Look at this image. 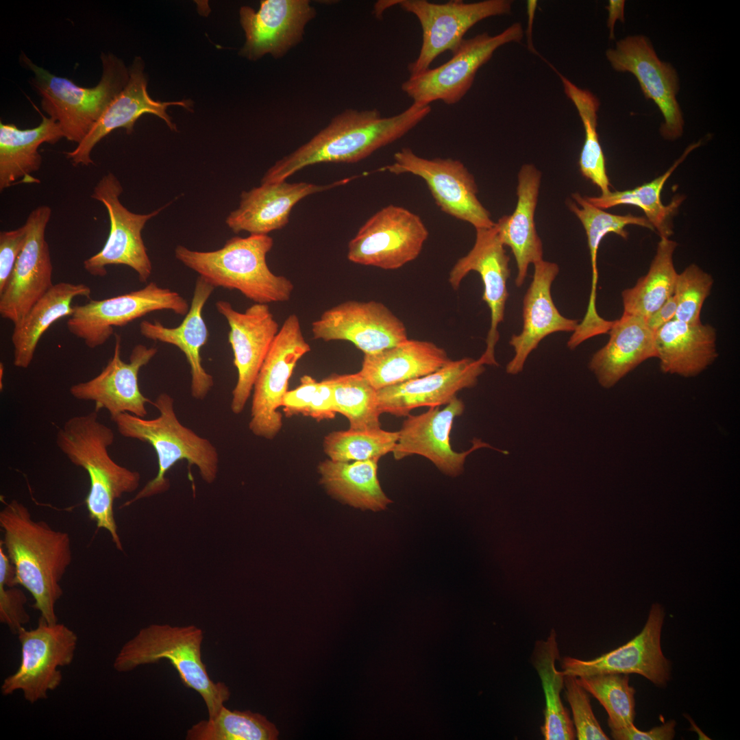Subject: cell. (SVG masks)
Returning <instances> with one entry per match:
<instances>
[{"label":"cell","instance_id":"cell-1","mask_svg":"<svg viewBox=\"0 0 740 740\" xmlns=\"http://www.w3.org/2000/svg\"><path fill=\"white\" fill-rule=\"evenodd\" d=\"M430 111V105L416 103L387 117L382 116L377 109H346L305 144L276 161L264 173L261 183L286 180L317 164L358 162L402 138Z\"/></svg>","mask_w":740,"mask_h":740},{"label":"cell","instance_id":"cell-2","mask_svg":"<svg viewBox=\"0 0 740 740\" xmlns=\"http://www.w3.org/2000/svg\"><path fill=\"white\" fill-rule=\"evenodd\" d=\"M1 541L14 566L17 584L33 597V607L47 623L58 622L56 606L63 594L61 580L72 561L69 533L35 520L28 508L16 500L0 511Z\"/></svg>","mask_w":740,"mask_h":740},{"label":"cell","instance_id":"cell-3","mask_svg":"<svg viewBox=\"0 0 740 740\" xmlns=\"http://www.w3.org/2000/svg\"><path fill=\"white\" fill-rule=\"evenodd\" d=\"M114 441L112 430L100 421L98 411L67 419L56 437L60 451L75 466L83 469L90 480L84 500L89 517L106 530L116 547L123 551L114 512L116 499L135 491L140 474L116 463L108 449Z\"/></svg>","mask_w":740,"mask_h":740},{"label":"cell","instance_id":"cell-4","mask_svg":"<svg viewBox=\"0 0 740 740\" xmlns=\"http://www.w3.org/2000/svg\"><path fill=\"white\" fill-rule=\"evenodd\" d=\"M273 239L265 234L234 236L219 249L199 251L177 245L175 258L212 286L236 290L258 304L284 302L294 289L292 282L275 274L267 262Z\"/></svg>","mask_w":740,"mask_h":740},{"label":"cell","instance_id":"cell-5","mask_svg":"<svg viewBox=\"0 0 740 740\" xmlns=\"http://www.w3.org/2000/svg\"><path fill=\"white\" fill-rule=\"evenodd\" d=\"M152 404L159 411L156 418L148 419L125 412L113 420L121 436L151 445L158 464L156 477L125 502L123 508L168 491L170 482L166 474L178 461L186 460L189 467L196 466L201 479L208 484L217 477L219 456L217 448L209 440L181 423L171 396L160 393Z\"/></svg>","mask_w":740,"mask_h":740},{"label":"cell","instance_id":"cell-6","mask_svg":"<svg viewBox=\"0 0 740 740\" xmlns=\"http://www.w3.org/2000/svg\"><path fill=\"white\" fill-rule=\"evenodd\" d=\"M203 640L202 629L195 625L150 624L123 645L112 666L117 672L125 673L169 661L182 684L201 697L208 718H212L230 699V691L224 682H216L209 676L202 660Z\"/></svg>","mask_w":740,"mask_h":740},{"label":"cell","instance_id":"cell-7","mask_svg":"<svg viewBox=\"0 0 740 740\" xmlns=\"http://www.w3.org/2000/svg\"><path fill=\"white\" fill-rule=\"evenodd\" d=\"M102 74L94 87H82L35 64L25 53L21 64L33 73L29 80L41 97V108L60 125L64 138L79 143L112 99L125 87L129 69L112 53H101Z\"/></svg>","mask_w":740,"mask_h":740},{"label":"cell","instance_id":"cell-8","mask_svg":"<svg viewBox=\"0 0 740 740\" xmlns=\"http://www.w3.org/2000/svg\"><path fill=\"white\" fill-rule=\"evenodd\" d=\"M21 657L18 669L7 676L1 686L3 695L20 691L31 704L45 700L61 684L60 667L71 664L78 638L64 624H49L39 619L36 628H22L16 634Z\"/></svg>","mask_w":740,"mask_h":740},{"label":"cell","instance_id":"cell-9","mask_svg":"<svg viewBox=\"0 0 740 740\" xmlns=\"http://www.w3.org/2000/svg\"><path fill=\"white\" fill-rule=\"evenodd\" d=\"M523 36L522 26L515 23L497 35L484 32L464 39L450 60L410 76L401 88L412 103L427 106L439 100L448 105L456 104L469 90L478 71L494 52L505 44L519 42Z\"/></svg>","mask_w":740,"mask_h":740},{"label":"cell","instance_id":"cell-10","mask_svg":"<svg viewBox=\"0 0 740 740\" xmlns=\"http://www.w3.org/2000/svg\"><path fill=\"white\" fill-rule=\"evenodd\" d=\"M414 14L422 31V43L416 60L408 66L410 76L430 69L441 53H454L467 31L478 22L491 16L509 14L513 2L509 0H485L465 3L452 0L436 3L426 0L389 1Z\"/></svg>","mask_w":740,"mask_h":740},{"label":"cell","instance_id":"cell-11","mask_svg":"<svg viewBox=\"0 0 740 740\" xmlns=\"http://www.w3.org/2000/svg\"><path fill=\"white\" fill-rule=\"evenodd\" d=\"M428 235L419 215L390 204L359 228L348 243L347 257L358 264L397 269L419 256Z\"/></svg>","mask_w":740,"mask_h":740},{"label":"cell","instance_id":"cell-12","mask_svg":"<svg viewBox=\"0 0 740 740\" xmlns=\"http://www.w3.org/2000/svg\"><path fill=\"white\" fill-rule=\"evenodd\" d=\"M311 348L295 314L283 322L260 367L252 391L249 428L256 436L273 439L282 427L279 411L297 362Z\"/></svg>","mask_w":740,"mask_h":740},{"label":"cell","instance_id":"cell-13","mask_svg":"<svg viewBox=\"0 0 740 740\" xmlns=\"http://www.w3.org/2000/svg\"><path fill=\"white\" fill-rule=\"evenodd\" d=\"M394 162L378 169L393 174L410 173L423 179L436 204L445 213L467 222L475 229L495 225L489 210L478 198V188L473 175L458 160L419 156L402 148L393 156Z\"/></svg>","mask_w":740,"mask_h":740},{"label":"cell","instance_id":"cell-14","mask_svg":"<svg viewBox=\"0 0 740 740\" xmlns=\"http://www.w3.org/2000/svg\"><path fill=\"white\" fill-rule=\"evenodd\" d=\"M189 305L178 293L150 282L143 288L100 300L73 306L68 330L95 349L104 345L122 327L144 315L159 310H171L186 315Z\"/></svg>","mask_w":740,"mask_h":740},{"label":"cell","instance_id":"cell-15","mask_svg":"<svg viewBox=\"0 0 740 740\" xmlns=\"http://www.w3.org/2000/svg\"><path fill=\"white\" fill-rule=\"evenodd\" d=\"M123 187L112 173L103 176L95 185L91 197L100 201L107 210L110 231L103 248L83 262L84 269L91 275L103 277L106 267L122 264L135 271L138 280L146 282L152 273V264L142 238L147 221L157 215L164 207L148 214H136L128 210L120 201Z\"/></svg>","mask_w":740,"mask_h":740},{"label":"cell","instance_id":"cell-16","mask_svg":"<svg viewBox=\"0 0 740 740\" xmlns=\"http://www.w3.org/2000/svg\"><path fill=\"white\" fill-rule=\"evenodd\" d=\"M612 68L628 72L638 81L645 97L651 99L661 112L662 136L674 140L683 134L684 119L676 96L680 82L676 70L658 57L650 40L643 35L628 36L606 51Z\"/></svg>","mask_w":740,"mask_h":740},{"label":"cell","instance_id":"cell-17","mask_svg":"<svg viewBox=\"0 0 740 740\" xmlns=\"http://www.w3.org/2000/svg\"><path fill=\"white\" fill-rule=\"evenodd\" d=\"M663 607L653 604L642 630L620 647L592 660L566 656L562 660L564 676L576 678L598 674H637L658 687L670 680L671 663L661 648V631L665 618Z\"/></svg>","mask_w":740,"mask_h":740},{"label":"cell","instance_id":"cell-18","mask_svg":"<svg viewBox=\"0 0 740 740\" xmlns=\"http://www.w3.org/2000/svg\"><path fill=\"white\" fill-rule=\"evenodd\" d=\"M311 331L315 340L349 341L364 354L408 339L404 323L384 304L373 300H348L334 306L312 323Z\"/></svg>","mask_w":740,"mask_h":740},{"label":"cell","instance_id":"cell-19","mask_svg":"<svg viewBox=\"0 0 740 740\" xmlns=\"http://www.w3.org/2000/svg\"><path fill=\"white\" fill-rule=\"evenodd\" d=\"M216 308L230 327L228 342L238 373L230 406L238 415L252 393L258 373L280 328L268 304L255 303L238 312L230 302L220 300Z\"/></svg>","mask_w":740,"mask_h":740},{"label":"cell","instance_id":"cell-20","mask_svg":"<svg viewBox=\"0 0 740 740\" xmlns=\"http://www.w3.org/2000/svg\"><path fill=\"white\" fill-rule=\"evenodd\" d=\"M51 215L48 206H40L29 214L25 246L11 276L0 292V314L13 325L53 286V265L45 230Z\"/></svg>","mask_w":740,"mask_h":740},{"label":"cell","instance_id":"cell-21","mask_svg":"<svg viewBox=\"0 0 740 740\" xmlns=\"http://www.w3.org/2000/svg\"><path fill=\"white\" fill-rule=\"evenodd\" d=\"M114 337L113 354L101 371L88 381L73 384L69 392L77 400L93 402L98 412L106 410L112 421L125 412L145 418L146 404L152 402L140 391L138 373L155 356L158 349L136 345L126 362L121 357V336L115 334Z\"/></svg>","mask_w":740,"mask_h":740},{"label":"cell","instance_id":"cell-22","mask_svg":"<svg viewBox=\"0 0 740 740\" xmlns=\"http://www.w3.org/2000/svg\"><path fill=\"white\" fill-rule=\"evenodd\" d=\"M429 408L417 415H409L404 421L395 447L393 451L396 460L412 455L425 457L443 473L456 477L462 473L466 458L481 447L494 449L479 439L472 441V447L465 452L454 450L450 434L456 418L465 410L464 402L458 397L445 405Z\"/></svg>","mask_w":740,"mask_h":740},{"label":"cell","instance_id":"cell-23","mask_svg":"<svg viewBox=\"0 0 740 740\" xmlns=\"http://www.w3.org/2000/svg\"><path fill=\"white\" fill-rule=\"evenodd\" d=\"M476 241L467 254L458 260L449 274V282L457 290L463 278L471 271L478 272L482 280V300L491 312V325L486 339V347L479 358L484 365H497L495 348L499 340L498 325L504 318L509 296L507 280L510 275L509 256L500 239L495 225L476 229Z\"/></svg>","mask_w":740,"mask_h":740},{"label":"cell","instance_id":"cell-24","mask_svg":"<svg viewBox=\"0 0 740 740\" xmlns=\"http://www.w3.org/2000/svg\"><path fill=\"white\" fill-rule=\"evenodd\" d=\"M239 13L246 38L241 54L251 60L268 53L283 57L301 41L317 14L308 0H263L258 11L243 6Z\"/></svg>","mask_w":740,"mask_h":740},{"label":"cell","instance_id":"cell-25","mask_svg":"<svg viewBox=\"0 0 740 740\" xmlns=\"http://www.w3.org/2000/svg\"><path fill=\"white\" fill-rule=\"evenodd\" d=\"M144 62L136 57L129 69V79L125 87L112 99L84 139L66 158L73 165L93 164L91 152L95 145L111 132L119 127L127 134L133 130L136 121L143 114H152L162 119L173 131L176 126L166 113L168 106L177 105L190 110L191 101L162 102L153 100L147 92V79L144 73Z\"/></svg>","mask_w":740,"mask_h":740},{"label":"cell","instance_id":"cell-26","mask_svg":"<svg viewBox=\"0 0 740 740\" xmlns=\"http://www.w3.org/2000/svg\"><path fill=\"white\" fill-rule=\"evenodd\" d=\"M484 370L480 359L450 360L433 373L377 390L379 410L401 417L417 408L447 405L458 392L476 386Z\"/></svg>","mask_w":740,"mask_h":740},{"label":"cell","instance_id":"cell-27","mask_svg":"<svg viewBox=\"0 0 740 740\" xmlns=\"http://www.w3.org/2000/svg\"><path fill=\"white\" fill-rule=\"evenodd\" d=\"M352 178L326 184L306 182L261 183L248 191H243L237 209L231 212L225 223L234 233L265 234L285 227L293 207L311 195L343 186Z\"/></svg>","mask_w":740,"mask_h":740},{"label":"cell","instance_id":"cell-28","mask_svg":"<svg viewBox=\"0 0 740 740\" xmlns=\"http://www.w3.org/2000/svg\"><path fill=\"white\" fill-rule=\"evenodd\" d=\"M532 280L523 300V328L513 334L509 344L515 356L506 365V373L518 374L529 354L547 336L557 332H574L579 321L563 316L556 307L551 286L559 272L557 264L543 259L534 264Z\"/></svg>","mask_w":740,"mask_h":740},{"label":"cell","instance_id":"cell-29","mask_svg":"<svg viewBox=\"0 0 740 740\" xmlns=\"http://www.w3.org/2000/svg\"><path fill=\"white\" fill-rule=\"evenodd\" d=\"M214 289L201 277L197 278L189 310L177 327L167 328L158 321L147 320L139 325L144 337L173 345L184 353L190 367L191 395L198 400L205 399L214 385L213 377L204 369L201 356L209 336L203 309Z\"/></svg>","mask_w":740,"mask_h":740},{"label":"cell","instance_id":"cell-30","mask_svg":"<svg viewBox=\"0 0 740 740\" xmlns=\"http://www.w3.org/2000/svg\"><path fill=\"white\" fill-rule=\"evenodd\" d=\"M517 179L515 209L511 214L500 218L495 225L500 241L514 255L517 267L515 285L520 287L529 265L543 260V243L534 222L541 173L533 164H525Z\"/></svg>","mask_w":740,"mask_h":740},{"label":"cell","instance_id":"cell-31","mask_svg":"<svg viewBox=\"0 0 740 740\" xmlns=\"http://www.w3.org/2000/svg\"><path fill=\"white\" fill-rule=\"evenodd\" d=\"M608 332L607 343L593 355L589 364L599 384L606 388L644 361L656 358L654 332L645 319L623 313Z\"/></svg>","mask_w":740,"mask_h":740},{"label":"cell","instance_id":"cell-32","mask_svg":"<svg viewBox=\"0 0 740 740\" xmlns=\"http://www.w3.org/2000/svg\"><path fill=\"white\" fill-rule=\"evenodd\" d=\"M716 329L674 319L654 332L656 358L664 373L695 377L717 358Z\"/></svg>","mask_w":740,"mask_h":740},{"label":"cell","instance_id":"cell-33","mask_svg":"<svg viewBox=\"0 0 740 740\" xmlns=\"http://www.w3.org/2000/svg\"><path fill=\"white\" fill-rule=\"evenodd\" d=\"M450 359L432 342L407 339L377 353L364 354L358 371L376 390L433 373Z\"/></svg>","mask_w":740,"mask_h":740},{"label":"cell","instance_id":"cell-34","mask_svg":"<svg viewBox=\"0 0 740 740\" xmlns=\"http://www.w3.org/2000/svg\"><path fill=\"white\" fill-rule=\"evenodd\" d=\"M37 110L42 118L33 128L20 129L13 123L0 122L1 191L21 178L23 182H40L31 175L42 164L39 146L44 143L55 144L64 137L58 122Z\"/></svg>","mask_w":740,"mask_h":740},{"label":"cell","instance_id":"cell-35","mask_svg":"<svg viewBox=\"0 0 740 740\" xmlns=\"http://www.w3.org/2000/svg\"><path fill=\"white\" fill-rule=\"evenodd\" d=\"M90 294V288L83 283L54 284L24 317L14 325L11 336L13 365L20 369L28 368L43 334L58 320L71 316L74 298L89 297Z\"/></svg>","mask_w":740,"mask_h":740},{"label":"cell","instance_id":"cell-36","mask_svg":"<svg viewBox=\"0 0 740 740\" xmlns=\"http://www.w3.org/2000/svg\"><path fill=\"white\" fill-rule=\"evenodd\" d=\"M571 197L575 202L569 201L568 207L580 221L586 232L592 269L591 289L587 310L579 323V328L587 333H596L602 330L607 323V321L597 314L595 304L598 278L597 256L602 238L608 234L614 233L627 239L628 233L625 227L628 225H639L651 230L654 229L646 217L630 214H610L592 205L578 193L572 194Z\"/></svg>","mask_w":740,"mask_h":740},{"label":"cell","instance_id":"cell-37","mask_svg":"<svg viewBox=\"0 0 740 740\" xmlns=\"http://www.w3.org/2000/svg\"><path fill=\"white\" fill-rule=\"evenodd\" d=\"M377 460L341 462L330 459L319 463L321 483L328 493L362 510H384L392 501L383 491L378 478Z\"/></svg>","mask_w":740,"mask_h":740},{"label":"cell","instance_id":"cell-38","mask_svg":"<svg viewBox=\"0 0 740 740\" xmlns=\"http://www.w3.org/2000/svg\"><path fill=\"white\" fill-rule=\"evenodd\" d=\"M558 660L560 654L556 634L552 630L546 640L536 643L532 656L545 700L541 732L545 740H573L576 737L574 723L560 698L565 676L556 667V662Z\"/></svg>","mask_w":740,"mask_h":740},{"label":"cell","instance_id":"cell-39","mask_svg":"<svg viewBox=\"0 0 740 740\" xmlns=\"http://www.w3.org/2000/svg\"><path fill=\"white\" fill-rule=\"evenodd\" d=\"M677 243L661 237L647 273L621 292L624 314L648 319L674 295L676 271L673 255Z\"/></svg>","mask_w":740,"mask_h":740},{"label":"cell","instance_id":"cell-40","mask_svg":"<svg viewBox=\"0 0 740 740\" xmlns=\"http://www.w3.org/2000/svg\"><path fill=\"white\" fill-rule=\"evenodd\" d=\"M702 141L693 143L684 150L682 155L669 169L652 181L632 189L622 191H610L597 197H585L592 205L604 210L619 205H632L643 210L646 219L656 230L661 237L669 238L672 234L671 219L682 199L678 197L667 206L663 204L661 191L665 183L675 169L681 164L691 151L698 147Z\"/></svg>","mask_w":740,"mask_h":740},{"label":"cell","instance_id":"cell-41","mask_svg":"<svg viewBox=\"0 0 740 740\" xmlns=\"http://www.w3.org/2000/svg\"><path fill=\"white\" fill-rule=\"evenodd\" d=\"M554 70L561 79L565 95L577 109L584 127V141L578 161L580 171L585 178L601 190V195L606 194L610 191L611 185L597 132L600 100L590 90L578 87L556 69Z\"/></svg>","mask_w":740,"mask_h":740},{"label":"cell","instance_id":"cell-42","mask_svg":"<svg viewBox=\"0 0 740 740\" xmlns=\"http://www.w3.org/2000/svg\"><path fill=\"white\" fill-rule=\"evenodd\" d=\"M279 732L266 717L250 711H231L224 705L212 718L187 730V740H275Z\"/></svg>","mask_w":740,"mask_h":740},{"label":"cell","instance_id":"cell-43","mask_svg":"<svg viewBox=\"0 0 740 740\" xmlns=\"http://www.w3.org/2000/svg\"><path fill=\"white\" fill-rule=\"evenodd\" d=\"M327 379L333 388L336 412L347 419L349 428H381L377 390L359 372Z\"/></svg>","mask_w":740,"mask_h":740},{"label":"cell","instance_id":"cell-44","mask_svg":"<svg viewBox=\"0 0 740 740\" xmlns=\"http://www.w3.org/2000/svg\"><path fill=\"white\" fill-rule=\"evenodd\" d=\"M398 431L381 428L334 431L323 439V447L329 459L353 462L377 460L392 453L398 439Z\"/></svg>","mask_w":740,"mask_h":740},{"label":"cell","instance_id":"cell-45","mask_svg":"<svg viewBox=\"0 0 740 740\" xmlns=\"http://www.w3.org/2000/svg\"><path fill=\"white\" fill-rule=\"evenodd\" d=\"M629 674H598L577 678L578 682L595 697L608 713L610 730L634 724L636 691L629 684Z\"/></svg>","mask_w":740,"mask_h":740},{"label":"cell","instance_id":"cell-46","mask_svg":"<svg viewBox=\"0 0 740 740\" xmlns=\"http://www.w3.org/2000/svg\"><path fill=\"white\" fill-rule=\"evenodd\" d=\"M282 407L286 416L303 415L317 421L335 417L333 388L327 378L318 382L305 375L300 384L285 394Z\"/></svg>","mask_w":740,"mask_h":740},{"label":"cell","instance_id":"cell-47","mask_svg":"<svg viewBox=\"0 0 740 740\" xmlns=\"http://www.w3.org/2000/svg\"><path fill=\"white\" fill-rule=\"evenodd\" d=\"M713 284L712 276L695 264L678 273L674 291L676 301L674 319L687 323L701 322V310Z\"/></svg>","mask_w":740,"mask_h":740},{"label":"cell","instance_id":"cell-48","mask_svg":"<svg viewBox=\"0 0 740 740\" xmlns=\"http://www.w3.org/2000/svg\"><path fill=\"white\" fill-rule=\"evenodd\" d=\"M565 693L573 715L576 737L579 740H608L596 719L588 692L578 682L577 678L565 676Z\"/></svg>","mask_w":740,"mask_h":740},{"label":"cell","instance_id":"cell-49","mask_svg":"<svg viewBox=\"0 0 740 740\" xmlns=\"http://www.w3.org/2000/svg\"><path fill=\"white\" fill-rule=\"evenodd\" d=\"M16 586L7 585L0 582V621L15 634L30 619L25 608L26 595Z\"/></svg>","mask_w":740,"mask_h":740},{"label":"cell","instance_id":"cell-50","mask_svg":"<svg viewBox=\"0 0 740 740\" xmlns=\"http://www.w3.org/2000/svg\"><path fill=\"white\" fill-rule=\"evenodd\" d=\"M27 236L25 223L20 227L0 232V292L9 280Z\"/></svg>","mask_w":740,"mask_h":740},{"label":"cell","instance_id":"cell-51","mask_svg":"<svg viewBox=\"0 0 740 740\" xmlns=\"http://www.w3.org/2000/svg\"><path fill=\"white\" fill-rule=\"evenodd\" d=\"M676 722L670 719L648 731H642L634 724L620 729L610 730L612 737L616 740H671L674 738Z\"/></svg>","mask_w":740,"mask_h":740},{"label":"cell","instance_id":"cell-52","mask_svg":"<svg viewBox=\"0 0 740 740\" xmlns=\"http://www.w3.org/2000/svg\"><path fill=\"white\" fill-rule=\"evenodd\" d=\"M676 312V301L673 295L658 309L646 319L647 324L652 331L655 332L674 319Z\"/></svg>","mask_w":740,"mask_h":740},{"label":"cell","instance_id":"cell-53","mask_svg":"<svg viewBox=\"0 0 740 740\" xmlns=\"http://www.w3.org/2000/svg\"><path fill=\"white\" fill-rule=\"evenodd\" d=\"M625 1L610 0L606 9L608 12L607 26L609 29L610 39L615 38L614 29L617 20L624 21Z\"/></svg>","mask_w":740,"mask_h":740},{"label":"cell","instance_id":"cell-54","mask_svg":"<svg viewBox=\"0 0 740 740\" xmlns=\"http://www.w3.org/2000/svg\"><path fill=\"white\" fill-rule=\"evenodd\" d=\"M537 3L536 1H527V13H528V28H527V37L529 50L537 55L536 51L534 49L532 43V26L534 13L536 10Z\"/></svg>","mask_w":740,"mask_h":740}]
</instances>
